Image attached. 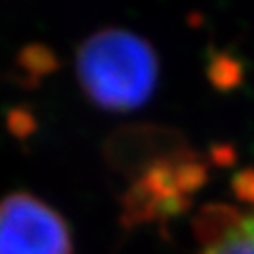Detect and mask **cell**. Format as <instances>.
<instances>
[{
	"label": "cell",
	"instance_id": "cell-2",
	"mask_svg": "<svg viewBox=\"0 0 254 254\" xmlns=\"http://www.w3.org/2000/svg\"><path fill=\"white\" fill-rule=\"evenodd\" d=\"M206 166L184 140L128 176L122 196V218L128 226L168 220L186 210L206 180Z\"/></svg>",
	"mask_w": 254,
	"mask_h": 254
},
{
	"label": "cell",
	"instance_id": "cell-3",
	"mask_svg": "<svg viewBox=\"0 0 254 254\" xmlns=\"http://www.w3.org/2000/svg\"><path fill=\"white\" fill-rule=\"evenodd\" d=\"M68 222L42 198L12 192L0 198V254H72Z\"/></svg>",
	"mask_w": 254,
	"mask_h": 254
},
{
	"label": "cell",
	"instance_id": "cell-1",
	"mask_svg": "<svg viewBox=\"0 0 254 254\" xmlns=\"http://www.w3.org/2000/svg\"><path fill=\"white\" fill-rule=\"evenodd\" d=\"M76 80L96 108L130 112L146 104L156 88L158 56L132 30L102 28L76 50Z\"/></svg>",
	"mask_w": 254,
	"mask_h": 254
},
{
	"label": "cell",
	"instance_id": "cell-4",
	"mask_svg": "<svg viewBox=\"0 0 254 254\" xmlns=\"http://www.w3.org/2000/svg\"><path fill=\"white\" fill-rule=\"evenodd\" d=\"M196 254H254V210L206 204L194 218Z\"/></svg>",
	"mask_w": 254,
	"mask_h": 254
}]
</instances>
